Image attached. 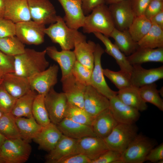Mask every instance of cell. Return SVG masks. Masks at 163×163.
I'll use <instances>...</instances> for the list:
<instances>
[{
    "instance_id": "obj_1",
    "label": "cell",
    "mask_w": 163,
    "mask_h": 163,
    "mask_svg": "<svg viewBox=\"0 0 163 163\" xmlns=\"http://www.w3.org/2000/svg\"><path fill=\"white\" fill-rule=\"evenodd\" d=\"M46 49L38 51L25 48L22 53L14 56V73L28 78L47 69L49 62L46 59Z\"/></svg>"
},
{
    "instance_id": "obj_2",
    "label": "cell",
    "mask_w": 163,
    "mask_h": 163,
    "mask_svg": "<svg viewBox=\"0 0 163 163\" xmlns=\"http://www.w3.org/2000/svg\"><path fill=\"white\" fill-rule=\"evenodd\" d=\"M82 27L84 33H99L109 37L115 26L108 7L104 4L94 8L85 16Z\"/></svg>"
},
{
    "instance_id": "obj_3",
    "label": "cell",
    "mask_w": 163,
    "mask_h": 163,
    "mask_svg": "<svg viewBox=\"0 0 163 163\" xmlns=\"http://www.w3.org/2000/svg\"><path fill=\"white\" fill-rule=\"evenodd\" d=\"M44 32L53 43L59 44L62 50H71L74 48L76 41L86 39L78 30L69 27L60 16H57L56 22L45 28Z\"/></svg>"
},
{
    "instance_id": "obj_4",
    "label": "cell",
    "mask_w": 163,
    "mask_h": 163,
    "mask_svg": "<svg viewBox=\"0 0 163 163\" xmlns=\"http://www.w3.org/2000/svg\"><path fill=\"white\" fill-rule=\"evenodd\" d=\"M138 131L135 123H118L104 139L110 149L122 153L137 135Z\"/></svg>"
},
{
    "instance_id": "obj_5",
    "label": "cell",
    "mask_w": 163,
    "mask_h": 163,
    "mask_svg": "<svg viewBox=\"0 0 163 163\" xmlns=\"http://www.w3.org/2000/svg\"><path fill=\"white\" fill-rule=\"evenodd\" d=\"M21 138L6 139L0 148V155L5 163H24L28 159L32 148Z\"/></svg>"
},
{
    "instance_id": "obj_6",
    "label": "cell",
    "mask_w": 163,
    "mask_h": 163,
    "mask_svg": "<svg viewBox=\"0 0 163 163\" xmlns=\"http://www.w3.org/2000/svg\"><path fill=\"white\" fill-rule=\"evenodd\" d=\"M156 142L142 134H138L122 153L120 163H143Z\"/></svg>"
},
{
    "instance_id": "obj_7",
    "label": "cell",
    "mask_w": 163,
    "mask_h": 163,
    "mask_svg": "<svg viewBox=\"0 0 163 163\" xmlns=\"http://www.w3.org/2000/svg\"><path fill=\"white\" fill-rule=\"evenodd\" d=\"M16 36L23 44L39 45L44 40V25L31 21L16 24Z\"/></svg>"
},
{
    "instance_id": "obj_8",
    "label": "cell",
    "mask_w": 163,
    "mask_h": 163,
    "mask_svg": "<svg viewBox=\"0 0 163 163\" xmlns=\"http://www.w3.org/2000/svg\"><path fill=\"white\" fill-rule=\"evenodd\" d=\"M44 100L51 122L56 125L65 117L68 103L66 95L53 87L45 95Z\"/></svg>"
},
{
    "instance_id": "obj_9",
    "label": "cell",
    "mask_w": 163,
    "mask_h": 163,
    "mask_svg": "<svg viewBox=\"0 0 163 163\" xmlns=\"http://www.w3.org/2000/svg\"><path fill=\"white\" fill-rule=\"evenodd\" d=\"M104 51L99 44H96L94 53V66L91 77L90 85L110 99L117 95V91L112 90L109 87L104 78L101 64V56Z\"/></svg>"
},
{
    "instance_id": "obj_10",
    "label": "cell",
    "mask_w": 163,
    "mask_h": 163,
    "mask_svg": "<svg viewBox=\"0 0 163 163\" xmlns=\"http://www.w3.org/2000/svg\"><path fill=\"white\" fill-rule=\"evenodd\" d=\"M58 65L54 64L46 69L28 78L31 89L46 95L58 82Z\"/></svg>"
},
{
    "instance_id": "obj_11",
    "label": "cell",
    "mask_w": 163,
    "mask_h": 163,
    "mask_svg": "<svg viewBox=\"0 0 163 163\" xmlns=\"http://www.w3.org/2000/svg\"><path fill=\"white\" fill-rule=\"evenodd\" d=\"M31 19L42 25L56 22L57 15L55 8L49 0H27Z\"/></svg>"
},
{
    "instance_id": "obj_12",
    "label": "cell",
    "mask_w": 163,
    "mask_h": 163,
    "mask_svg": "<svg viewBox=\"0 0 163 163\" xmlns=\"http://www.w3.org/2000/svg\"><path fill=\"white\" fill-rule=\"evenodd\" d=\"M115 27L120 31L128 30L135 16L129 0H123L108 7Z\"/></svg>"
},
{
    "instance_id": "obj_13",
    "label": "cell",
    "mask_w": 163,
    "mask_h": 163,
    "mask_svg": "<svg viewBox=\"0 0 163 163\" xmlns=\"http://www.w3.org/2000/svg\"><path fill=\"white\" fill-rule=\"evenodd\" d=\"M109 100V108L118 123L133 124L139 120L140 117L139 111L123 103L117 95Z\"/></svg>"
},
{
    "instance_id": "obj_14",
    "label": "cell",
    "mask_w": 163,
    "mask_h": 163,
    "mask_svg": "<svg viewBox=\"0 0 163 163\" xmlns=\"http://www.w3.org/2000/svg\"><path fill=\"white\" fill-rule=\"evenodd\" d=\"M62 90L68 103L84 109V95L86 86L72 74L61 78Z\"/></svg>"
},
{
    "instance_id": "obj_15",
    "label": "cell",
    "mask_w": 163,
    "mask_h": 163,
    "mask_svg": "<svg viewBox=\"0 0 163 163\" xmlns=\"http://www.w3.org/2000/svg\"><path fill=\"white\" fill-rule=\"evenodd\" d=\"M132 66L130 74L132 86L139 88L163 78V66L149 69L143 68L141 64H134Z\"/></svg>"
},
{
    "instance_id": "obj_16",
    "label": "cell",
    "mask_w": 163,
    "mask_h": 163,
    "mask_svg": "<svg viewBox=\"0 0 163 163\" xmlns=\"http://www.w3.org/2000/svg\"><path fill=\"white\" fill-rule=\"evenodd\" d=\"M109 99L91 85L86 87L84 95V109L94 118L109 107Z\"/></svg>"
},
{
    "instance_id": "obj_17",
    "label": "cell",
    "mask_w": 163,
    "mask_h": 163,
    "mask_svg": "<svg viewBox=\"0 0 163 163\" xmlns=\"http://www.w3.org/2000/svg\"><path fill=\"white\" fill-rule=\"evenodd\" d=\"M65 13L63 19L69 28L76 30L82 27L85 15L80 0H58Z\"/></svg>"
},
{
    "instance_id": "obj_18",
    "label": "cell",
    "mask_w": 163,
    "mask_h": 163,
    "mask_svg": "<svg viewBox=\"0 0 163 163\" xmlns=\"http://www.w3.org/2000/svg\"><path fill=\"white\" fill-rule=\"evenodd\" d=\"M80 153L77 139L63 135L56 145L46 157L48 163H56L57 161L74 154Z\"/></svg>"
},
{
    "instance_id": "obj_19",
    "label": "cell",
    "mask_w": 163,
    "mask_h": 163,
    "mask_svg": "<svg viewBox=\"0 0 163 163\" xmlns=\"http://www.w3.org/2000/svg\"><path fill=\"white\" fill-rule=\"evenodd\" d=\"M77 142L80 153L85 155L91 161L110 149L104 139L97 136L84 137L77 139Z\"/></svg>"
},
{
    "instance_id": "obj_20",
    "label": "cell",
    "mask_w": 163,
    "mask_h": 163,
    "mask_svg": "<svg viewBox=\"0 0 163 163\" xmlns=\"http://www.w3.org/2000/svg\"><path fill=\"white\" fill-rule=\"evenodd\" d=\"M4 18L15 24L31 20L27 0H5Z\"/></svg>"
},
{
    "instance_id": "obj_21",
    "label": "cell",
    "mask_w": 163,
    "mask_h": 163,
    "mask_svg": "<svg viewBox=\"0 0 163 163\" xmlns=\"http://www.w3.org/2000/svg\"><path fill=\"white\" fill-rule=\"evenodd\" d=\"M62 135L56 125L51 122L43 127L33 140L38 145L40 149L50 152L54 149Z\"/></svg>"
},
{
    "instance_id": "obj_22",
    "label": "cell",
    "mask_w": 163,
    "mask_h": 163,
    "mask_svg": "<svg viewBox=\"0 0 163 163\" xmlns=\"http://www.w3.org/2000/svg\"><path fill=\"white\" fill-rule=\"evenodd\" d=\"M46 54L56 62L60 68L63 78L72 74L76 59L73 51L71 50H58L55 46H49L46 49Z\"/></svg>"
},
{
    "instance_id": "obj_23",
    "label": "cell",
    "mask_w": 163,
    "mask_h": 163,
    "mask_svg": "<svg viewBox=\"0 0 163 163\" xmlns=\"http://www.w3.org/2000/svg\"><path fill=\"white\" fill-rule=\"evenodd\" d=\"M56 125L63 135L72 139H78L86 136H97L91 126L66 117Z\"/></svg>"
},
{
    "instance_id": "obj_24",
    "label": "cell",
    "mask_w": 163,
    "mask_h": 163,
    "mask_svg": "<svg viewBox=\"0 0 163 163\" xmlns=\"http://www.w3.org/2000/svg\"><path fill=\"white\" fill-rule=\"evenodd\" d=\"M2 84L11 95L17 99L31 90L28 78L18 75L14 73L4 75Z\"/></svg>"
},
{
    "instance_id": "obj_25",
    "label": "cell",
    "mask_w": 163,
    "mask_h": 163,
    "mask_svg": "<svg viewBox=\"0 0 163 163\" xmlns=\"http://www.w3.org/2000/svg\"><path fill=\"white\" fill-rule=\"evenodd\" d=\"M118 123L108 108L94 117L91 126L96 136L104 139Z\"/></svg>"
},
{
    "instance_id": "obj_26",
    "label": "cell",
    "mask_w": 163,
    "mask_h": 163,
    "mask_svg": "<svg viewBox=\"0 0 163 163\" xmlns=\"http://www.w3.org/2000/svg\"><path fill=\"white\" fill-rule=\"evenodd\" d=\"M86 39L78 40L75 42L73 52L76 60L92 71L94 66V53L96 44Z\"/></svg>"
},
{
    "instance_id": "obj_27",
    "label": "cell",
    "mask_w": 163,
    "mask_h": 163,
    "mask_svg": "<svg viewBox=\"0 0 163 163\" xmlns=\"http://www.w3.org/2000/svg\"><path fill=\"white\" fill-rule=\"evenodd\" d=\"M132 65L149 62H163V47L155 49L139 47L133 53L126 56Z\"/></svg>"
},
{
    "instance_id": "obj_28",
    "label": "cell",
    "mask_w": 163,
    "mask_h": 163,
    "mask_svg": "<svg viewBox=\"0 0 163 163\" xmlns=\"http://www.w3.org/2000/svg\"><path fill=\"white\" fill-rule=\"evenodd\" d=\"M93 34L104 45L105 47L104 51L116 60L120 70L130 75L132 66L128 61L125 55L115 44L111 42L108 37L99 33L95 32Z\"/></svg>"
},
{
    "instance_id": "obj_29",
    "label": "cell",
    "mask_w": 163,
    "mask_h": 163,
    "mask_svg": "<svg viewBox=\"0 0 163 163\" xmlns=\"http://www.w3.org/2000/svg\"><path fill=\"white\" fill-rule=\"evenodd\" d=\"M117 95L123 103L139 111H145L147 109L146 103L141 97L138 88L131 86L119 90Z\"/></svg>"
},
{
    "instance_id": "obj_30",
    "label": "cell",
    "mask_w": 163,
    "mask_h": 163,
    "mask_svg": "<svg viewBox=\"0 0 163 163\" xmlns=\"http://www.w3.org/2000/svg\"><path fill=\"white\" fill-rule=\"evenodd\" d=\"M110 37L114 40V44L125 55H130L139 47L137 43L133 39L128 30L120 31L115 27Z\"/></svg>"
},
{
    "instance_id": "obj_31",
    "label": "cell",
    "mask_w": 163,
    "mask_h": 163,
    "mask_svg": "<svg viewBox=\"0 0 163 163\" xmlns=\"http://www.w3.org/2000/svg\"><path fill=\"white\" fill-rule=\"evenodd\" d=\"M16 121L21 138L29 143L43 127L37 123L33 116L17 117Z\"/></svg>"
},
{
    "instance_id": "obj_32",
    "label": "cell",
    "mask_w": 163,
    "mask_h": 163,
    "mask_svg": "<svg viewBox=\"0 0 163 163\" xmlns=\"http://www.w3.org/2000/svg\"><path fill=\"white\" fill-rule=\"evenodd\" d=\"M37 94L36 91L31 90L26 94L17 98L11 113L16 118L33 116L32 106Z\"/></svg>"
},
{
    "instance_id": "obj_33",
    "label": "cell",
    "mask_w": 163,
    "mask_h": 163,
    "mask_svg": "<svg viewBox=\"0 0 163 163\" xmlns=\"http://www.w3.org/2000/svg\"><path fill=\"white\" fill-rule=\"evenodd\" d=\"M139 47L155 49L163 47V29L152 24L148 33L137 42Z\"/></svg>"
},
{
    "instance_id": "obj_34",
    "label": "cell",
    "mask_w": 163,
    "mask_h": 163,
    "mask_svg": "<svg viewBox=\"0 0 163 163\" xmlns=\"http://www.w3.org/2000/svg\"><path fill=\"white\" fill-rule=\"evenodd\" d=\"M152 26L150 20L144 15L136 16L135 17L128 30L134 40L137 43L148 33Z\"/></svg>"
},
{
    "instance_id": "obj_35",
    "label": "cell",
    "mask_w": 163,
    "mask_h": 163,
    "mask_svg": "<svg viewBox=\"0 0 163 163\" xmlns=\"http://www.w3.org/2000/svg\"><path fill=\"white\" fill-rule=\"evenodd\" d=\"M0 133L6 139L21 138L16 117L11 112L3 113L0 118Z\"/></svg>"
},
{
    "instance_id": "obj_36",
    "label": "cell",
    "mask_w": 163,
    "mask_h": 163,
    "mask_svg": "<svg viewBox=\"0 0 163 163\" xmlns=\"http://www.w3.org/2000/svg\"><path fill=\"white\" fill-rule=\"evenodd\" d=\"M157 88V85L154 83L142 86L138 89L141 97L145 102L152 104L163 111V100Z\"/></svg>"
},
{
    "instance_id": "obj_37",
    "label": "cell",
    "mask_w": 163,
    "mask_h": 163,
    "mask_svg": "<svg viewBox=\"0 0 163 163\" xmlns=\"http://www.w3.org/2000/svg\"><path fill=\"white\" fill-rule=\"evenodd\" d=\"M45 95L37 94L32 107V114L36 121L43 127L51 122L44 103Z\"/></svg>"
},
{
    "instance_id": "obj_38",
    "label": "cell",
    "mask_w": 163,
    "mask_h": 163,
    "mask_svg": "<svg viewBox=\"0 0 163 163\" xmlns=\"http://www.w3.org/2000/svg\"><path fill=\"white\" fill-rule=\"evenodd\" d=\"M25 46L15 36L0 37V50L8 55L14 56L23 53Z\"/></svg>"
},
{
    "instance_id": "obj_39",
    "label": "cell",
    "mask_w": 163,
    "mask_h": 163,
    "mask_svg": "<svg viewBox=\"0 0 163 163\" xmlns=\"http://www.w3.org/2000/svg\"><path fill=\"white\" fill-rule=\"evenodd\" d=\"M65 117L75 122L91 126L94 118L84 109L68 103Z\"/></svg>"
},
{
    "instance_id": "obj_40",
    "label": "cell",
    "mask_w": 163,
    "mask_h": 163,
    "mask_svg": "<svg viewBox=\"0 0 163 163\" xmlns=\"http://www.w3.org/2000/svg\"><path fill=\"white\" fill-rule=\"evenodd\" d=\"M104 76L112 82L119 90L131 86L130 75L120 70L114 71L108 69H103Z\"/></svg>"
},
{
    "instance_id": "obj_41",
    "label": "cell",
    "mask_w": 163,
    "mask_h": 163,
    "mask_svg": "<svg viewBox=\"0 0 163 163\" xmlns=\"http://www.w3.org/2000/svg\"><path fill=\"white\" fill-rule=\"evenodd\" d=\"M92 70L76 60L72 74L79 82L86 86L90 85Z\"/></svg>"
},
{
    "instance_id": "obj_42",
    "label": "cell",
    "mask_w": 163,
    "mask_h": 163,
    "mask_svg": "<svg viewBox=\"0 0 163 163\" xmlns=\"http://www.w3.org/2000/svg\"><path fill=\"white\" fill-rule=\"evenodd\" d=\"M17 99L7 91L2 84L0 85V110L3 113L11 112Z\"/></svg>"
},
{
    "instance_id": "obj_43",
    "label": "cell",
    "mask_w": 163,
    "mask_h": 163,
    "mask_svg": "<svg viewBox=\"0 0 163 163\" xmlns=\"http://www.w3.org/2000/svg\"><path fill=\"white\" fill-rule=\"evenodd\" d=\"M14 57L8 55L0 50V77L8 74L14 73Z\"/></svg>"
},
{
    "instance_id": "obj_44",
    "label": "cell",
    "mask_w": 163,
    "mask_h": 163,
    "mask_svg": "<svg viewBox=\"0 0 163 163\" xmlns=\"http://www.w3.org/2000/svg\"><path fill=\"white\" fill-rule=\"evenodd\" d=\"M121 153L109 149L91 163H120Z\"/></svg>"
},
{
    "instance_id": "obj_45",
    "label": "cell",
    "mask_w": 163,
    "mask_h": 163,
    "mask_svg": "<svg viewBox=\"0 0 163 163\" xmlns=\"http://www.w3.org/2000/svg\"><path fill=\"white\" fill-rule=\"evenodd\" d=\"M16 24L8 19H0V37L15 36Z\"/></svg>"
},
{
    "instance_id": "obj_46",
    "label": "cell",
    "mask_w": 163,
    "mask_h": 163,
    "mask_svg": "<svg viewBox=\"0 0 163 163\" xmlns=\"http://www.w3.org/2000/svg\"><path fill=\"white\" fill-rule=\"evenodd\" d=\"M163 11V1L151 0L147 7L144 15L150 20L153 16Z\"/></svg>"
},
{
    "instance_id": "obj_47",
    "label": "cell",
    "mask_w": 163,
    "mask_h": 163,
    "mask_svg": "<svg viewBox=\"0 0 163 163\" xmlns=\"http://www.w3.org/2000/svg\"><path fill=\"white\" fill-rule=\"evenodd\" d=\"M135 16L144 15L145 11L151 0H129Z\"/></svg>"
},
{
    "instance_id": "obj_48",
    "label": "cell",
    "mask_w": 163,
    "mask_h": 163,
    "mask_svg": "<svg viewBox=\"0 0 163 163\" xmlns=\"http://www.w3.org/2000/svg\"><path fill=\"white\" fill-rule=\"evenodd\" d=\"M161 160H163V143L152 149L146 158V161H149L152 163H158Z\"/></svg>"
},
{
    "instance_id": "obj_49",
    "label": "cell",
    "mask_w": 163,
    "mask_h": 163,
    "mask_svg": "<svg viewBox=\"0 0 163 163\" xmlns=\"http://www.w3.org/2000/svg\"><path fill=\"white\" fill-rule=\"evenodd\" d=\"M91 161L85 155L78 153L61 159L56 163H91Z\"/></svg>"
},
{
    "instance_id": "obj_50",
    "label": "cell",
    "mask_w": 163,
    "mask_h": 163,
    "mask_svg": "<svg viewBox=\"0 0 163 163\" xmlns=\"http://www.w3.org/2000/svg\"><path fill=\"white\" fill-rule=\"evenodd\" d=\"M82 9L84 15L89 14L96 7L105 4V0H80Z\"/></svg>"
},
{
    "instance_id": "obj_51",
    "label": "cell",
    "mask_w": 163,
    "mask_h": 163,
    "mask_svg": "<svg viewBox=\"0 0 163 163\" xmlns=\"http://www.w3.org/2000/svg\"><path fill=\"white\" fill-rule=\"evenodd\" d=\"M149 20L152 24L156 25L163 29V11L153 16Z\"/></svg>"
},
{
    "instance_id": "obj_52",
    "label": "cell",
    "mask_w": 163,
    "mask_h": 163,
    "mask_svg": "<svg viewBox=\"0 0 163 163\" xmlns=\"http://www.w3.org/2000/svg\"><path fill=\"white\" fill-rule=\"evenodd\" d=\"M5 0H0V19L4 18L5 8Z\"/></svg>"
},
{
    "instance_id": "obj_53",
    "label": "cell",
    "mask_w": 163,
    "mask_h": 163,
    "mask_svg": "<svg viewBox=\"0 0 163 163\" xmlns=\"http://www.w3.org/2000/svg\"><path fill=\"white\" fill-rule=\"evenodd\" d=\"M123 0H105V4L109 5L117 3Z\"/></svg>"
},
{
    "instance_id": "obj_54",
    "label": "cell",
    "mask_w": 163,
    "mask_h": 163,
    "mask_svg": "<svg viewBox=\"0 0 163 163\" xmlns=\"http://www.w3.org/2000/svg\"><path fill=\"white\" fill-rule=\"evenodd\" d=\"M6 139L0 133V148Z\"/></svg>"
},
{
    "instance_id": "obj_55",
    "label": "cell",
    "mask_w": 163,
    "mask_h": 163,
    "mask_svg": "<svg viewBox=\"0 0 163 163\" xmlns=\"http://www.w3.org/2000/svg\"><path fill=\"white\" fill-rule=\"evenodd\" d=\"M158 92L160 95H161V96H162V97H163V87H161V88L159 90H158Z\"/></svg>"
},
{
    "instance_id": "obj_56",
    "label": "cell",
    "mask_w": 163,
    "mask_h": 163,
    "mask_svg": "<svg viewBox=\"0 0 163 163\" xmlns=\"http://www.w3.org/2000/svg\"><path fill=\"white\" fill-rule=\"evenodd\" d=\"M0 163H5V162L3 158L0 155Z\"/></svg>"
},
{
    "instance_id": "obj_57",
    "label": "cell",
    "mask_w": 163,
    "mask_h": 163,
    "mask_svg": "<svg viewBox=\"0 0 163 163\" xmlns=\"http://www.w3.org/2000/svg\"><path fill=\"white\" fill-rule=\"evenodd\" d=\"M3 114V113L0 110V118L1 117Z\"/></svg>"
},
{
    "instance_id": "obj_58",
    "label": "cell",
    "mask_w": 163,
    "mask_h": 163,
    "mask_svg": "<svg viewBox=\"0 0 163 163\" xmlns=\"http://www.w3.org/2000/svg\"><path fill=\"white\" fill-rule=\"evenodd\" d=\"M3 81V78L0 77V85L2 83Z\"/></svg>"
},
{
    "instance_id": "obj_59",
    "label": "cell",
    "mask_w": 163,
    "mask_h": 163,
    "mask_svg": "<svg viewBox=\"0 0 163 163\" xmlns=\"http://www.w3.org/2000/svg\"><path fill=\"white\" fill-rule=\"evenodd\" d=\"M156 0L160 1H163V0Z\"/></svg>"
}]
</instances>
